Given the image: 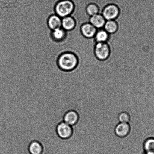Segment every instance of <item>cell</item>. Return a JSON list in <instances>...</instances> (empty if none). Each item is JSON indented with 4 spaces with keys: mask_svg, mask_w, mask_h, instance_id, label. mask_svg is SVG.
Masks as SVG:
<instances>
[{
    "mask_svg": "<svg viewBox=\"0 0 154 154\" xmlns=\"http://www.w3.org/2000/svg\"><path fill=\"white\" fill-rule=\"evenodd\" d=\"M120 14V10L117 5L110 4L103 9L102 15L106 21L114 20Z\"/></svg>",
    "mask_w": 154,
    "mask_h": 154,
    "instance_id": "cell-5",
    "label": "cell"
},
{
    "mask_svg": "<svg viewBox=\"0 0 154 154\" xmlns=\"http://www.w3.org/2000/svg\"><path fill=\"white\" fill-rule=\"evenodd\" d=\"M103 28L108 34H113L118 29V25L114 20L106 21Z\"/></svg>",
    "mask_w": 154,
    "mask_h": 154,
    "instance_id": "cell-16",
    "label": "cell"
},
{
    "mask_svg": "<svg viewBox=\"0 0 154 154\" xmlns=\"http://www.w3.org/2000/svg\"><path fill=\"white\" fill-rule=\"evenodd\" d=\"M66 31L62 28L53 30L52 37L55 41L60 42L64 40L66 37Z\"/></svg>",
    "mask_w": 154,
    "mask_h": 154,
    "instance_id": "cell-15",
    "label": "cell"
},
{
    "mask_svg": "<svg viewBox=\"0 0 154 154\" xmlns=\"http://www.w3.org/2000/svg\"><path fill=\"white\" fill-rule=\"evenodd\" d=\"M76 22L75 20L70 16L62 19L61 28L66 31H70L75 28Z\"/></svg>",
    "mask_w": 154,
    "mask_h": 154,
    "instance_id": "cell-12",
    "label": "cell"
},
{
    "mask_svg": "<svg viewBox=\"0 0 154 154\" xmlns=\"http://www.w3.org/2000/svg\"><path fill=\"white\" fill-rule=\"evenodd\" d=\"M30 154H42L43 149L42 145L38 142L34 141L30 144L28 148Z\"/></svg>",
    "mask_w": 154,
    "mask_h": 154,
    "instance_id": "cell-17",
    "label": "cell"
},
{
    "mask_svg": "<svg viewBox=\"0 0 154 154\" xmlns=\"http://www.w3.org/2000/svg\"><path fill=\"white\" fill-rule=\"evenodd\" d=\"M94 53L96 58L98 60L105 61L109 57V47L107 43H96L95 47Z\"/></svg>",
    "mask_w": 154,
    "mask_h": 154,
    "instance_id": "cell-4",
    "label": "cell"
},
{
    "mask_svg": "<svg viewBox=\"0 0 154 154\" xmlns=\"http://www.w3.org/2000/svg\"><path fill=\"white\" fill-rule=\"evenodd\" d=\"M70 79H71V78H70ZM72 80H73V79H72ZM81 82H82V81H81ZM90 83H91V82H90ZM103 85H104V84H103Z\"/></svg>",
    "mask_w": 154,
    "mask_h": 154,
    "instance_id": "cell-22",
    "label": "cell"
},
{
    "mask_svg": "<svg viewBox=\"0 0 154 154\" xmlns=\"http://www.w3.org/2000/svg\"><path fill=\"white\" fill-rule=\"evenodd\" d=\"M90 23L98 29L103 28L106 20L102 14H98L90 16Z\"/></svg>",
    "mask_w": 154,
    "mask_h": 154,
    "instance_id": "cell-9",
    "label": "cell"
},
{
    "mask_svg": "<svg viewBox=\"0 0 154 154\" xmlns=\"http://www.w3.org/2000/svg\"><path fill=\"white\" fill-rule=\"evenodd\" d=\"M44 0H0V6L4 9H16L27 7Z\"/></svg>",
    "mask_w": 154,
    "mask_h": 154,
    "instance_id": "cell-2",
    "label": "cell"
},
{
    "mask_svg": "<svg viewBox=\"0 0 154 154\" xmlns=\"http://www.w3.org/2000/svg\"><path fill=\"white\" fill-rule=\"evenodd\" d=\"M65 73H66V72H65ZM65 74H66V73H65ZM65 75H66V77H67V78H68H68V77H67V76H66V74H65ZM70 80H71V79H70ZM72 81H73V80H72ZM77 82H79V81H77ZM88 83H89V82H88ZM100 85H101V84H100ZM101 85H102V84H101ZM109 86H110V85H109Z\"/></svg>",
    "mask_w": 154,
    "mask_h": 154,
    "instance_id": "cell-21",
    "label": "cell"
},
{
    "mask_svg": "<svg viewBox=\"0 0 154 154\" xmlns=\"http://www.w3.org/2000/svg\"><path fill=\"white\" fill-rule=\"evenodd\" d=\"M130 130V126L129 123H120L116 126L115 132L117 136L124 137L129 134Z\"/></svg>",
    "mask_w": 154,
    "mask_h": 154,
    "instance_id": "cell-8",
    "label": "cell"
},
{
    "mask_svg": "<svg viewBox=\"0 0 154 154\" xmlns=\"http://www.w3.org/2000/svg\"><path fill=\"white\" fill-rule=\"evenodd\" d=\"M48 25L52 31L56 29L61 28L62 19L57 14L52 15L48 20Z\"/></svg>",
    "mask_w": 154,
    "mask_h": 154,
    "instance_id": "cell-10",
    "label": "cell"
},
{
    "mask_svg": "<svg viewBox=\"0 0 154 154\" xmlns=\"http://www.w3.org/2000/svg\"><path fill=\"white\" fill-rule=\"evenodd\" d=\"M66 72H67V71H66V75H67V76L68 77H69L68 76V75L67 74V73H66ZM69 77V78H70V77ZM70 78L71 79H72L74 80L73 79H72V78ZM75 81H77V80H75ZM82 82H84V81H82ZM91 83H93V82H91ZM96 84H98V83H96ZM104 85H105V84H104ZM105 85H106V84H105Z\"/></svg>",
    "mask_w": 154,
    "mask_h": 154,
    "instance_id": "cell-20",
    "label": "cell"
},
{
    "mask_svg": "<svg viewBox=\"0 0 154 154\" xmlns=\"http://www.w3.org/2000/svg\"><path fill=\"white\" fill-rule=\"evenodd\" d=\"M144 154H154V137L147 139L143 145Z\"/></svg>",
    "mask_w": 154,
    "mask_h": 154,
    "instance_id": "cell-14",
    "label": "cell"
},
{
    "mask_svg": "<svg viewBox=\"0 0 154 154\" xmlns=\"http://www.w3.org/2000/svg\"><path fill=\"white\" fill-rule=\"evenodd\" d=\"M57 132L60 138L63 139L69 138L72 134V127L64 122H62L57 126Z\"/></svg>",
    "mask_w": 154,
    "mask_h": 154,
    "instance_id": "cell-6",
    "label": "cell"
},
{
    "mask_svg": "<svg viewBox=\"0 0 154 154\" xmlns=\"http://www.w3.org/2000/svg\"><path fill=\"white\" fill-rule=\"evenodd\" d=\"M78 63L77 57L74 54L66 52L61 54L59 57L58 65L61 70L69 71L74 69Z\"/></svg>",
    "mask_w": 154,
    "mask_h": 154,
    "instance_id": "cell-1",
    "label": "cell"
},
{
    "mask_svg": "<svg viewBox=\"0 0 154 154\" xmlns=\"http://www.w3.org/2000/svg\"><path fill=\"white\" fill-rule=\"evenodd\" d=\"M78 120V115L75 111H70L68 112L64 116V122L71 126L76 124Z\"/></svg>",
    "mask_w": 154,
    "mask_h": 154,
    "instance_id": "cell-11",
    "label": "cell"
},
{
    "mask_svg": "<svg viewBox=\"0 0 154 154\" xmlns=\"http://www.w3.org/2000/svg\"><path fill=\"white\" fill-rule=\"evenodd\" d=\"M97 30L90 23L83 24L81 28V32L82 35L89 38L94 37Z\"/></svg>",
    "mask_w": 154,
    "mask_h": 154,
    "instance_id": "cell-7",
    "label": "cell"
},
{
    "mask_svg": "<svg viewBox=\"0 0 154 154\" xmlns=\"http://www.w3.org/2000/svg\"><path fill=\"white\" fill-rule=\"evenodd\" d=\"M68 78H69V77H68ZM74 81H75V80H74Z\"/></svg>",
    "mask_w": 154,
    "mask_h": 154,
    "instance_id": "cell-23",
    "label": "cell"
},
{
    "mask_svg": "<svg viewBox=\"0 0 154 154\" xmlns=\"http://www.w3.org/2000/svg\"><path fill=\"white\" fill-rule=\"evenodd\" d=\"M118 120L120 123H129L130 117L127 112H122L118 116Z\"/></svg>",
    "mask_w": 154,
    "mask_h": 154,
    "instance_id": "cell-19",
    "label": "cell"
},
{
    "mask_svg": "<svg viewBox=\"0 0 154 154\" xmlns=\"http://www.w3.org/2000/svg\"><path fill=\"white\" fill-rule=\"evenodd\" d=\"M109 36V34L103 28H102L97 30L94 37L96 43H106Z\"/></svg>",
    "mask_w": 154,
    "mask_h": 154,
    "instance_id": "cell-13",
    "label": "cell"
},
{
    "mask_svg": "<svg viewBox=\"0 0 154 154\" xmlns=\"http://www.w3.org/2000/svg\"><path fill=\"white\" fill-rule=\"evenodd\" d=\"M74 9V5L71 0H60L56 4V14L61 19L70 16Z\"/></svg>",
    "mask_w": 154,
    "mask_h": 154,
    "instance_id": "cell-3",
    "label": "cell"
},
{
    "mask_svg": "<svg viewBox=\"0 0 154 154\" xmlns=\"http://www.w3.org/2000/svg\"><path fill=\"white\" fill-rule=\"evenodd\" d=\"M86 12L87 14L90 16L98 14L99 13V9L96 5L91 4H89L86 8Z\"/></svg>",
    "mask_w": 154,
    "mask_h": 154,
    "instance_id": "cell-18",
    "label": "cell"
}]
</instances>
